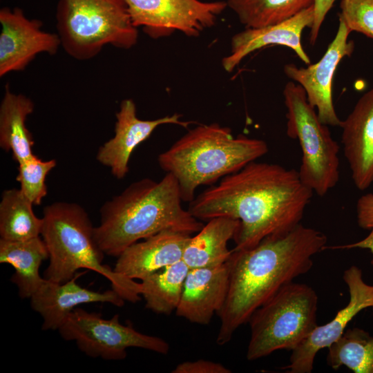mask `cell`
<instances>
[{
  "label": "cell",
  "instance_id": "277c9868",
  "mask_svg": "<svg viewBox=\"0 0 373 373\" xmlns=\"http://www.w3.org/2000/svg\"><path fill=\"white\" fill-rule=\"evenodd\" d=\"M269 151L260 139L234 137L229 128L212 123L189 131L157 157L160 167L177 180L182 200L190 202L201 185L236 173Z\"/></svg>",
  "mask_w": 373,
  "mask_h": 373
},
{
  "label": "cell",
  "instance_id": "603a6c76",
  "mask_svg": "<svg viewBox=\"0 0 373 373\" xmlns=\"http://www.w3.org/2000/svg\"><path fill=\"white\" fill-rule=\"evenodd\" d=\"M189 270L182 260L142 279L140 295L145 300L146 308L166 315L175 311Z\"/></svg>",
  "mask_w": 373,
  "mask_h": 373
},
{
  "label": "cell",
  "instance_id": "7402d4cb",
  "mask_svg": "<svg viewBox=\"0 0 373 373\" xmlns=\"http://www.w3.org/2000/svg\"><path fill=\"white\" fill-rule=\"evenodd\" d=\"M33 111L34 103L29 97L12 93L6 85L0 106V147L11 151L18 164L35 155L32 135L26 125Z\"/></svg>",
  "mask_w": 373,
  "mask_h": 373
},
{
  "label": "cell",
  "instance_id": "7a4b0ae2",
  "mask_svg": "<svg viewBox=\"0 0 373 373\" xmlns=\"http://www.w3.org/2000/svg\"><path fill=\"white\" fill-rule=\"evenodd\" d=\"M321 231L299 224L281 235L264 238L254 248L231 250L229 289L217 313L220 326L216 343L230 341L235 332L280 289L309 271L312 258L325 248Z\"/></svg>",
  "mask_w": 373,
  "mask_h": 373
},
{
  "label": "cell",
  "instance_id": "484cf974",
  "mask_svg": "<svg viewBox=\"0 0 373 373\" xmlns=\"http://www.w3.org/2000/svg\"><path fill=\"white\" fill-rule=\"evenodd\" d=\"M328 349L327 361L334 370L344 365L355 373H373V337L366 331L347 329Z\"/></svg>",
  "mask_w": 373,
  "mask_h": 373
},
{
  "label": "cell",
  "instance_id": "1f68e13d",
  "mask_svg": "<svg viewBox=\"0 0 373 373\" xmlns=\"http://www.w3.org/2000/svg\"><path fill=\"white\" fill-rule=\"evenodd\" d=\"M330 249H354V248H361V249H369L373 254V229H371L370 233L367 237L364 239L356 242L354 243H350L348 245L329 247ZM371 263L373 265V260Z\"/></svg>",
  "mask_w": 373,
  "mask_h": 373
},
{
  "label": "cell",
  "instance_id": "83f0119b",
  "mask_svg": "<svg viewBox=\"0 0 373 373\" xmlns=\"http://www.w3.org/2000/svg\"><path fill=\"white\" fill-rule=\"evenodd\" d=\"M341 18L351 31L373 39V0H341Z\"/></svg>",
  "mask_w": 373,
  "mask_h": 373
},
{
  "label": "cell",
  "instance_id": "d4e9b609",
  "mask_svg": "<svg viewBox=\"0 0 373 373\" xmlns=\"http://www.w3.org/2000/svg\"><path fill=\"white\" fill-rule=\"evenodd\" d=\"M314 0H227L246 28H257L283 21L313 5Z\"/></svg>",
  "mask_w": 373,
  "mask_h": 373
},
{
  "label": "cell",
  "instance_id": "d6986e66",
  "mask_svg": "<svg viewBox=\"0 0 373 373\" xmlns=\"http://www.w3.org/2000/svg\"><path fill=\"white\" fill-rule=\"evenodd\" d=\"M191 234L163 231L137 242L117 256L113 270L132 280L149 275L182 260Z\"/></svg>",
  "mask_w": 373,
  "mask_h": 373
},
{
  "label": "cell",
  "instance_id": "4fadbf2b",
  "mask_svg": "<svg viewBox=\"0 0 373 373\" xmlns=\"http://www.w3.org/2000/svg\"><path fill=\"white\" fill-rule=\"evenodd\" d=\"M0 76L26 68L41 52L55 54L61 41L58 34L41 29L42 23L30 19L19 8L0 10Z\"/></svg>",
  "mask_w": 373,
  "mask_h": 373
},
{
  "label": "cell",
  "instance_id": "52a82bcc",
  "mask_svg": "<svg viewBox=\"0 0 373 373\" xmlns=\"http://www.w3.org/2000/svg\"><path fill=\"white\" fill-rule=\"evenodd\" d=\"M317 306L312 287L293 282L283 287L251 316L247 359L298 347L317 326Z\"/></svg>",
  "mask_w": 373,
  "mask_h": 373
},
{
  "label": "cell",
  "instance_id": "4316f807",
  "mask_svg": "<svg viewBox=\"0 0 373 373\" xmlns=\"http://www.w3.org/2000/svg\"><path fill=\"white\" fill-rule=\"evenodd\" d=\"M17 181L19 189L33 205H39L47 195L46 178L57 164L56 160H42L37 156L23 160L18 164Z\"/></svg>",
  "mask_w": 373,
  "mask_h": 373
},
{
  "label": "cell",
  "instance_id": "ac0fdd59",
  "mask_svg": "<svg viewBox=\"0 0 373 373\" xmlns=\"http://www.w3.org/2000/svg\"><path fill=\"white\" fill-rule=\"evenodd\" d=\"M340 126L352 180L365 190L373 183V88L360 97Z\"/></svg>",
  "mask_w": 373,
  "mask_h": 373
},
{
  "label": "cell",
  "instance_id": "7c38bea8",
  "mask_svg": "<svg viewBox=\"0 0 373 373\" xmlns=\"http://www.w3.org/2000/svg\"><path fill=\"white\" fill-rule=\"evenodd\" d=\"M343 278L349 289V303L329 323L317 325L305 340L292 350L289 365L283 367L287 372L310 373L317 352L337 341L357 314L373 307V285L364 282L358 267L351 266L344 271Z\"/></svg>",
  "mask_w": 373,
  "mask_h": 373
},
{
  "label": "cell",
  "instance_id": "5bb4252c",
  "mask_svg": "<svg viewBox=\"0 0 373 373\" xmlns=\"http://www.w3.org/2000/svg\"><path fill=\"white\" fill-rule=\"evenodd\" d=\"M182 115L175 113L152 120H144L137 116L135 102L124 99L116 113L115 135L98 149L97 160L110 169L113 176L123 179L128 172V162L134 149L149 137L155 129L163 124H176L186 128L191 121L180 119Z\"/></svg>",
  "mask_w": 373,
  "mask_h": 373
},
{
  "label": "cell",
  "instance_id": "cb8c5ba5",
  "mask_svg": "<svg viewBox=\"0 0 373 373\" xmlns=\"http://www.w3.org/2000/svg\"><path fill=\"white\" fill-rule=\"evenodd\" d=\"M32 203L19 189L4 190L0 202V237L24 240L40 236L42 218L35 216Z\"/></svg>",
  "mask_w": 373,
  "mask_h": 373
},
{
  "label": "cell",
  "instance_id": "f1b7e54d",
  "mask_svg": "<svg viewBox=\"0 0 373 373\" xmlns=\"http://www.w3.org/2000/svg\"><path fill=\"white\" fill-rule=\"evenodd\" d=\"M173 373H230L231 371L221 363L211 361L199 359L184 361L178 364Z\"/></svg>",
  "mask_w": 373,
  "mask_h": 373
},
{
  "label": "cell",
  "instance_id": "8992f818",
  "mask_svg": "<svg viewBox=\"0 0 373 373\" xmlns=\"http://www.w3.org/2000/svg\"><path fill=\"white\" fill-rule=\"evenodd\" d=\"M56 19L61 46L78 60L93 58L107 44L128 49L137 41L124 0H59Z\"/></svg>",
  "mask_w": 373,
  "mask_h": 373
},
{
  "label": "cell",
  "instance_id": "2e32d148",
  "mask_svg": "<svg viewBox=\"0 0 373 373\" xmlns=\"http://www.w3.org/2000/svg\"><path fill=\"white\" fill-rule=\"evenodd\" d=\"M314 21V6L303 10L280 23L257 28H246L233 36L231 52L222 59L227 72H231L251 52L268 45L278 44L293 50L305 64H311L309 57L301 44L303 30L311 28Z\"/></svg>",
  "mask_w": 373,
  "mask_h": 373
},
{
  "label": "cell",
  "instance_id": "f546056e",
  "mask_svg": "<svg viewBox=\"0 0 373 373\" xmlns=\"http://www.w3.org/2000/svg\"><path fill=\"white\" fill-rule=\"evenodd\" d=\"M357 222L360 227L373 229V193H367L358 198L356 203Z\"/></svg>",
  "mask_w": 373,
  "mask_h": 373
},
{
  "label": "cell",
  "instance_id": "9c48e42d",
  "mask_svg": "<svg viewBox=\"0 0 373 373\" xmlns=\"http://www.w3.org/2000/svg\"><path fill=\"white\" fill-rule=\"evenodd\" d=\"M58 331L64 339L75 341L86 355L104 360H123L130 347L161 354H167L170 350L163 338L142 334L131 325L122 324L119 314L105 319L100 314L79 307L69 314Z\"/></svg>",
  "mask_w": 373,
  "mask_h": 373
},
{
  "label": "cell",
  "instance_id": "6da1fadb",
  "mask_svg": "<svg viewBox=\"0 0 373 373\" xmlns=\"http://www.w3.org/2000/svg\"><path fill=\"white\" fill-rule=\"evenodd\" d=\"M313 193L298 171L254 161L205 189L188 210L200 221L216 217L239 220L232 250H244L300 224Z\"/></svg>",
  "mask_w": 373,
  "mask_h": 373
},
{
  "label": "cell",
  "instance_id": "ba28073f",
  "mask_svg": "<svg viewBox=\"0 0 373 373\" xmlns=\"http://www.w3.org/2000/svg\"><path fill=\"white\" fill-rule=\"evenodd\" d=\"M283 95L287 135L299 142L302 151L300 178L314 193L323 196L339 180V146L308 102L300 85L289 82Z\"/></svg>",
  "mask_w": 373,
  "mask_h": 373
},
{
  "label": "cell",
  "instance_id": "30bf717a",
  "mask_svg": "<svg viewBox=\"0 0 373 373\" xmlns=\"http://www.w3.org/2000/svg\"><path fill=\"white\" fill-rule=\"evenodd\" d=\"M133 24L152 38L178 30L198 37L213 26L227 7V1L200 0H124Z\"/></svg>",
  "mask_w": 373,
  "mask_h": 373
},
{
  "label": "cell",
  "instance_id": "3957f363",
  "mask_svg": "<svg viewBox=\"0 0 373 373\" xmlns=\"http://www.w3.org/2000/svg\"><path fill=\"white\" fill-rule=\"evenodd\" d=\"M182 202L178 182L170 173L158 182L135 181L100 208L97 243L104 254L117 257L131 245L163 231L198 232L203 223Z\"/></svg>",
  "mask_w": 373,
  "mask_h": 373
},
{
  "label": "cell",
  "instance_id": "4dcf8cb0",
  "mask_svg": "<svg viewBox=\"0 0 373 373\" xmlns=\"http://www.w3.org/2000/svg\"><path fill=\"white\" fill-rule=\"evenodd\" d=\"M336 0H314V21L310 31L309 41L314 44L322 23Z\"/></svg>",
  "mask_w": 373,
  "mask_h": 373
},
{
  "label": "cell",
  "instance_id": "e0dca14e",
  "mask_svg": "<svg viewBox=\"0 0 373 373\" xmlns=\"http://www.w3.org/2000/svg\"><path fill=\"white\" fill-rule=\"evenodd\" d=\"M228 262L190 269L184 280L176 315L191 323L207 325L222 309L229 289Z\"/></svg>",
  "mask_w": 373,
  "mask_h": 373
},
{
  "label": "cell",
  "instance_id": "5b68a950",
  "mask_svg": "<svg viewBox=\"0 0 373 373\" xmlns=\"http://www.w3.org/2000/svg\"><path fill=\"white\" fill-rule=\"evenodd\" d=\"M41 236L49 254L44 273L47 280L62 283L79 269L94 271L111 283L124 300H140V283L102 264L104 253L95 237V227L86 211L75 202H55L44 207Z\"/></svg>",
  "mask_w": 373,
  "mask_h": 373
},
{
  "label": "cell",
  "instance_id": "9a60e30c",
  "mask_svg": "<svg viewBox=\"0 0 373 373\" xmlns=\"http://www.w3.org/2000/svg\"><path fill=\"white\" fill-rule=\"evenodd\" d=\"M86 272H77L69 280L58 283L46 279L30 297V305L43 318V330L58 329L67 316L78 305L93 303H108L117 307L124 300L114 289L96 291L77 284V279Z\"/></svg>",
  "mask_w": 373,
  "mask_h": 373
},
{
  "label": "cell",
  "instance_id": "ffe728a7",
  "mask_svg": "<svg viewBox=\"0 0 373 373\" xmlns=\"http://www.w3.org/2000/svg\"><path fill=\"white\" fill-rule=\"evenodd\" d=\"M49 258L44 241L40 236L24 240L0 238V263L12 266L15 273L11 281L18 289L21 298H30L44 283L39 267Z\"/></svg>",
  "mask_w": 373,
  "mask_h": 373
},
{
  "label": "cell",
  "instance_id": "8fae6325",
  "mask_svg": "<svg viewBox=\"0 0 373 373\" xmlns=\"http://www.w3.org/2000/svg\"><path fill=\"white\" fill-rule=\"evenodd\" d=\"M351 32L339 17L337 32L318 62L307 68H299L294 64L284 66L286 76L303 88L308 102L316 108L321 122L327 126H340L342 122L333 104L332 80L340 61L353 52L354 42L348 41Z\"/></svg>",
  "mask_w": 373,
  "mask_h": 373
},
{
  "label": "cell",
  "instance_id": "44dd1931",
  "mask_svg": "<svg viewBox=\"0 0 373 373\" xmlns=\"http://www.w3.org/2000/svg\"><path fill=\"white\" fill-rule=\"evenodd\" d=\"M239 224V220L229 217L209 220L184 248L182 260L189 269L225 263L232 251L227 243L233 238Z\"/></svg>",
  "mask_w": 373,
  "mask_h": 373
}]
</instances>
